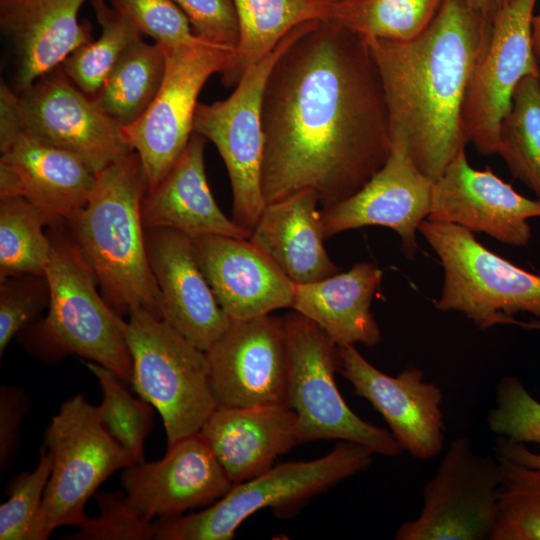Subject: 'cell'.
I'll return each mask as SVG.
<instances>
[{"instance_id": "obj_26", "label": "cell", "mask_w": 540, "mask_h": 540, "mask_svg": "<svg viewBox=\"0 0 540 540\" xmlns=\"http://www.w3.org/2000/svg\"><path fill=\"white\" fill-rule=\"evenodd\" d=\"M318 205L311 190L266 204L249 237L294 284L312 283L342 271L325 250Z\"/></svg>"}, {"instance_id": "obj_34", "label": "cell", "mask_w": 540, "mask_h": 540, "mask_svg": "<svg viewBox=\"0 0 540 540\" xmlns=\"http://www.w3.org/2000/svg\"><path fill=\"white\" fill-rule=\"evenodd\" d=\"M495 455L500 481L492 540H540V469Z\"/></svg>"}, {"instance_id": "obj_11", "label": "cell", "mask_w": 540, "mask_h": 540, "mask_svg": "<svg viewBox=\"0 0 540 540\" xmlns=\"http://www.w3.org/2000/svg\"><path fill=\"white\" fill-rule=\"evenodd\" d=\"M159 46L166 61L161 87L143 115L122 127L140 160L147 190L163 179L185 149L194 132L200 91L213 74L223 71L233 53L204 41Z\"/></svg>"}, {"instance_id": "obj_17", "label": "cell", "mask_w": 540, "mask_h": 540, "mask_svg": "<svg viewBox=\"0 0 540 540\" xmlns=\"http://www.w3.org/2000/svg\"><path fill=\"white\" fill-rule=\"evenodd\" d=\"M339 370L355 394L377 410L403 450L412 457L429 460L444 446L443 394L438 385L424 380L418 368L396 376L373 366L355 345L338 346Z\"/></svg>"}, {"instance_id": "obj_42", "label": "cell", "mask_w": 540, "mask_h": 540, "mask_svg": "<svg viewBox=\"0 0 540 540\" xmlns=\"http://www.w3.org/2000/svg\"><path fill=\"white\" fill-rule=\"evenodd\" d=\"M31 406L27 393L14 385L0 388V470L9 469L20 444V429Z\"/></svg>"}, {"instance_id": "obj_24", "label": "cell", "mask_w": 540, "mask_h": 540, "mask_svg": "<svg viewBox=\"0 0 540 540\" xmlns=\"http://www.w3.org/2000/svg\"><path fill=\"white\" fill-rule=\"evenodd\" d=\"M200 433L233 485L268 471L280 455L301 443L296 414L286 404L217 406Z\"/></svg>"}, {"instance_id": "obj_9", "label": "cell", "mask_w": 540, "mask_h": 540, "mask_svg": "<svg viewBox=\"0 0 540 540\" xmlns=\"http://www.w3.org/2000/svg\"><path fill=\"white\" fill-rule=\"evenodd\" d=\"M283 321L288 354L286 403L296 414L300 442L348 441L374 454L399 455L403 449L393 434L361 419L341 396L335 381L338 345L295 310Z\"/></svg>"}, {"instance_id": "obj_7", "label": "cell", "mask_w": 540, "mask_h": 540, "mask_svg": "<svg viewBox=\"0 0 540 540\" xmlns=\"http://www.w3.org/2000/svg\"><path fill=\"white\" fill-rule=\"evenodd\" d=\"M51 474L27 540H46L60 526H80L85 506L114 472L132 465L82 394L65 400L44 431Z\"/></svg>"}, {"instance_id": "obj_27", "label": "cell", "mask_w": 540, "mask_h": 540, "mask_svg": "<svg viewBox=\"0 0 540 540\" xmlns=\"http://www.w3.org/2000/svg\"><path fill=\"white\" fill-rule=\"evenodd\" d=\"M382 276L375 264L360 262L319 281L295 284L291 309L318 324L338 346H374L381 331L370 306Z\"/></svg>"}, {"instance_id": "obj_15", "label": "cell", "mask_w": 540, "mask_h": 540, "mask_svg": "<svg viewBox=\"0 0 540 540\" xmlns=\"http://www.w3.org/2000/svg\"><path fill=\"white\" fill-rule=\"evenodd\" d=\"M536 2L515 0L495 17L488 45L468 81L461 125L467 143L482 155L497 153L500 124L519 82L540 75L532 45Z\"/></svg>"}, {"instance_id": "obj_13", "label": "cell", "mask_w": 540, "mask_h": 540, "mask_svg": "<svg viewBox=\"0 0 540 540\" xmlns=\"http://www.w3.org/2000/svg\"><path fill=\"white\" fill-rule=\"evenodd\" d=\"M10 99L27 134L79 157L96 175L132 152L122 127L82 92L61 66Z\"/></svg>"}, {"instance_id": "obj_33", "label": "cell", "mask_w": 540, "mask_h": 540, "mask_svg": "<svg viewBox=\"0 0 540 540\" xmlns=\"http://www.w3.org/2000/svg\"><path fill=\"white\" fill-rule=\"evenodd\" d=\"M101 34L60 65L66 76L93 98L126 49L142 34L105 0H91Z\"/></svg>"}, {"instance_id": "obj_25", "label": "cell", "mask_w": 540, "mask_h": 540, "mask_svg": "<svg viewBox=\"0 0 540 540\" xmlns=\"http://www.w3.org/2000/svg\"><path fill=\"white\" fill-rule=\"evenodd\" d=\"M206 141L193 132L168 173L146 190L141 204L145 229L170 228L190 237H250V232L221 211L210 191L204 162Z\"/></svg>"}, {"instance_id": "obj_21", "label": "cell", "mask_w": 540, "mask_h": 540, "mask_svg": "<svg viewBox=\"0 0 540 540\" xmlns=\"http://www.w3.org/2000/svg\"><path fill=\"white\" fill-rule=\"evenodd\" d=\"M146 230L148 260L157 282L162 319L190 343L208 350L231 319L198 263L192 238L170 228Z\"/></svg>"}, {"instance_id": "obj_46", "label": "cell", "mask_w": 540, "mask_h": 540, "mask_svg": "<svg viewBox=\"0 0 540 540\" xmlns=\"http://www.w3.org/2000/svg\"><path fill=\"white\" fill-rule=\"evenodd\" d=\"M515 325H519L525 328L529 329H536L540 331V320L532 321V322H521V321H515Z\"/></svg>"}, {"instance_id": "obj_22", "label": "cell", "mask_w": 540, "mask_h": 540, "mask_svg": "<svg viewBox=\"0 0 540 540\" xmlns=\"http://www.w3.org/2000/svg\"><path fill=\"white\" fill-rule=\"evenodd\" d=\"M191 238L202 272L231 320L292 307L295 284L249 238Z\"/></svg>"}, {"instance_id": "obj_2", "label": "cell", "mask_w": 540, "mask_h": 540, "mask_svg": "<svg viewBox=\"0 0 540 540\" xmlns=\"http://www.w3.org/2000/svg\"><path fill=\"white\" fill-rule=\"evenodd\" d=\"M492 23L466 0H443L414 39L365 38L384 91L391 149L403 150L433 181L467 144L463 99Z\"/></svg>"}, {"instance_id": "obj_4", "label": "cell", "mask_w": 540, "mask_h": 540, "mask_svg": "<svg viewBox=\"0 0 540 540\" xmlns=\"http://www.w3.org/2000/svg\"><path fill=\"white\" fill-rule=\"evenodd\" d=\"M64 227H53L49 233L51 254L44 272L50 291L47 313L21 331L18 340L44 362L77 355L130 384L132 360L124 337L125 320L99 294L90 266Z\"/></svg>"}, {"instance_id": "obj_31", "label": "cell", "mask_w": 540, "mask_h": 540, "mask_svg": "<svg viewBox=\"0 0 540 540\" xmlns=\"http://www.w3.org/2000/svg\"><path fill=\"white\" fill-rule=\"evenodd\" d=\"M45 225L43 213L25 198L0 199V280L44 274L51 254Z\"/></svg>"}, {"instance_id": "obj_20", "label": "cell", "mask_w": 540, "mask_h": 540, "mask_svg": "<svg viewBox=\"0 0 540 540\" xmlns=\"http://www.w3.org/2000/svg\"><path fill=\"white\" fill-rule=\"evenodd\" d=\"M433 184L403 150L392 148L385 164L362 188L321 208L325 239L364 226H384L400 236L404 254L413 258L416 233L430 213Z\"/></svg>"}, {"instance_id": "obj_3", "label": "cell", "mask_w": 540, "mask_h": 540, "mask_svg": "<svg viewBox=\"0 0 540 540\" xmlns=\"http://www.w3.org/2000/svg\"><path fill=\"white\" fill-rule=\"evenodd\" d=\"M146 190L140 160L132 152L97 174L85 207L67 225L117 314L142 308L162 319L141 214Z\"/></svg>"}, {"instance_id": "obj_39", "label": "cell", "mask_w": 540, "mask_h": 540, "mask_svg": "<svg viewBox=\"0 0 540 540\" xmlns=\"http://www.w3.org/2000/svg\"><path fill=\"white\" fill-rule=\"evenodd\" d=\"M100 514L86 518L78 531L67 535L74 540H151L154 523L139 516L129 505L125 493L98 492L95 496Z\"/></svg>"}, {"instance_id": "obj_29", "label": "cell", "mask_w": 540, "mask_h": 540, "mask_svg": "<svg viewBox=\"0 0 540 540\" xmlns=\"http://www.w3.org/2000/svg\"><path fill=\"white\" fill-rule=\"evenodd\" d=\"M165 66L161 47L141 38L126 49L93 99L121 127L129 126L156 97Z\"/></svg>"}, {"instance_id": "obj_36", "label": "cell", "mask_w": 540, "mask_h": 540, "mask_svg": "<svg viewBox=\"0 0 540 540\" xmlns=\"http://www.w3.org/2000/svg\"><path fill=\"white\" fill-rule=\"evenodd\" d=\"M496 404L487 414L489 430L500 437L540 446V402L515 376H502L495 388Z\"/></svg>"}, {"instance_id": "obj_10", "label": "cell", "mask_w": 540, "mask_h": 540, "mask_svg": "<svg viewBox=\"0 0 540 540\" xmlns=\"http://www.w3.org/2000/svg\"><path fill=\"white\" fill-rule=\"evenodd\" d=\"M302 26L290 31L271 53L252 66L228 98L211 104L199 102L196 107L194 132L216 146L231 183L232 220L250 234L266 206L261 185L265 84L274 63Z\"/></svg>"}, {"instance_id": "obj_38", "label": "cell", "mask_w": 540, "mask_h": 540, "mask_svg": "<svg viewBox=\"0 0 540 540\" xmlns=\"http://www.w3.org/2000/svg\"><path fill=\"white\" fill-rule=\"evenodd\" d=\"M49 301L45 274H22L0 280V356L15 336L42 317Z\"/></svg>"}, {"instance_id": "obj_5", "label": "cell", "mask_w": 540, "mask_h": 540, "mask_svg": "<svg viewBox=\"0 0 540 540\" xmlns=\"http://www.w3.org/2000/svg\"><path fill=\"white\" fill-rule=\"evenodd\" d=\"M374 452L340 441L325 456L275 464L248 481L235 484L219 500L196 513L159 518L156 540H230L254 513L270 508L277 514L293 511L311 497L335 486L372 463Z\"/></svg>"}, {"instance_id": "obj_45", "label": "cell", "mask_w": 540, "mask_h": 540, "mask_svg": "<svg viewBox=\"0 0 540 540\" xmlns=\"http://www.w3.org/2000/svg\"><path fill=\"white\" fill-rule=\"evenodd\" d=\"M532 45L534 55L540 67V12L532 19Z\"/></svg>"}, {"instance_id": "obj_1", "label": "cell", "mask_w": 540, "mask_h": 540, "mask_svg": "<svg viewBox=\"0 0 540 540\" xmlns=\"http://www.w3.org/2000/svg\"><path fill=\"white\" fill-rule=\"evenodd\" d=\"M262 125L266 204L311 190L326 208L362 188L391 154L366 39L334 19L304 23L267 77Z\"/></svg>"}, {"instance_id": "obj_18", "label": "cell", "mask_w": 540, "mask_h": 540, "mask_svg": "<svg viewBox=\"0 0 540 540\" xmlns=\"http://www.w3.org/2000/svg\"><path fill=\"white\" fill-rule=\"evenodd\" d=\"M121 485L129 505L149 521L207 507L233 486L200 431L167 446L160 460L125 467Z\"/></svg>"}, {"instance_id": "obj_12", "label": "cell", "mask_w": 540, "mask_h": 540, "mask_svg": "<svg viewBox=\"0 0 540 540\" xmlns=\"http://www.w3.org/2000/svg\"><path fill=\"white\" fill-rule=\"evenodd\" d=\"M500 481L496 455L454 438L423 487L420 514L403 522L396 540H492Z\"/></svg>"}, {"instance_id": "obj_8", "label": "cell", "mask_w": 540, "mask_h": 540, "mask_svg": "<svg viewBox=\"0 0 540 540\" xmlns=\"http://www.w3.org/2000/svg\"><path fill=\"white\" fill-rule=\"evenodd\" d=\"M418 231L444 269L438 310L463 313L482 329L514 324L517 312L540 319V275L490 251L459 225L425 219Z\"/></svg>"}, {"instance_id": "obj_23", "label": "cell", "mask_w": 540, "mask_h": 540, "mask_svg": "<svg viewBox=\"0 0 540 540\" xmlns=\"http://www.w3.org/2000/svg\"><path fill=\"white\" fill-rule=\"evenodd\" d=\"M86 0H0L1 31L12 48L15 91L29 88L90 42L78 13Z\"/></svg>"}, {"instance_id": "obj_30", "label": "cell", "mask_w": 540, "mask_h": 540, "mask_svg": "<svg viewBox=\"0 0 540 540\" xmlns=\"http://www.w3.org/2000/svg\"><path fill=\"white\" fill-rule=\"evenodd\" d=\"M497 153L540 200V75H528L517 85L500 124Z\"/></svg>"}, {"instance_id": "obj_37", "label": "cell", "mask_w": 540, "mask_h": 540, "mask_svg": "<svg viewBox=\"0 0 540 540\" xmlns=\"http://www.w3.org/2000/svg\"><path fill=\"white\" fill-rule=\"evenodd\" d=\"M52 460L43 446L37 466L16 475L8 486V499L0 505V540H27L40 510Z\"/></svg>"}, {"instance_id": "obj_6", "label": "cell", "mask_w": 540, "mask_h": 540, "mask_svg": "<svg viewBox=\"0 0 540 540\" xmlns=\"http://www.w3.org/2000/svg\"><path fill=\"white\" fill-rule=\"evenodd\" d=\"M124 337L130 384L161 416L167 446L199 432L216 408L206 352L142 308L128 314Z\"/></svg>"}, {"instance_id": "obj_32", "label": "cell", "mask_w": 540, "mask_h": 540, "mask_svg": "<svg viewBox=\"0 0 540 540\" xmlns=\"http://www.w3.org/2000/svg\"><path fill=\"white\" fill-rule=\"evenodd\" d=\"M443 0H339L334 20L363 38L411 40L430 25Z\"/></svg>"}, {"instance_id": "obj_19", "label": "cell", "mask_w": 540, "mask_h": 540, "mask_svg": "<svg viewBox=\"0 0 540 540\" xmlns=\"http://www.w3.org/2000/svg\"><path fill=\"white\" fill-rule=\"evenodd\" d=\"M532 217H540V200L519 194L490 167L474 169L464 149L434 181L427 219L483 232L509 245L526 246L531 240L528 220Z\"/></svg>"}, {"instance_id": "obj_35", "label": "cell", "mask_w": 540, "mask_h": 540, "mask_svg": "<svg viewBox=\"0 0 540 540\" xmlns=\"http://www.w3.org/2000/svg\"><path fill=\"white\" fill-rule=\"evenodd\" d=\"M86 366L102 391L98 408L103 426L127 452L132 464L145 461L144 441L150 431L154 407L134 398L126 383L108 368L91 361Z\"/></svg>"}, {"instance_id": "obj_40", "label": "cell", "mask_w": 540, "mask_h": 540, "mask_svg": "<svg viewBox=\"0 0 540 540\" xmlns=\"http://www.w3.org/2000/svg\"><path fill=\"white\" fill-rule=\"evenodd\" d=\"M112 7L158 45L202 41L174 0H110Z\"/></svg>"}, {"instance_id": "obj_41", "label": "cell", "mask_w": 540, "mask_h": 540, "mask_svg": "<svg viewBox=\"0 0 540 540\" xmlns=\"http://www.w3.org/2000/svg\"><path fill=\"white\" fill-rule=\"evenodd\" d=\"M185 14L193 33L211 45L236 48L239 19L234 0H174Z\"/></svg>"}, {"instance_id": "obj_43", "label": "cell", "mask_w": 540, "mask_h": 540, "mask_svg": "<svg viewBox=\"0 0 540 540\" xmlns=\"http://www.w3.org/2000/svg\"><path fill=\"white\" fill-rule=\"evenodd\" d=\"M496 454L515 462L540 469V454L529 450L524 443L515 442L504 437L497 441Z\"/></svg>"}, {"instance_id": "obj_44", "label": "cell", "mask_w": 540, "mask_h": 540, "mask_svg": "<svg viewBox=\"0 0 540 540\" xmlns=\"http://www.w3.org/2000/svg\"><path fill=\"white\" fill-rule=\"evenodd\" d=\"M468 5L486 20L493 22L495 17L515 0H466Z\"/></svg>"}, {"instance_id": "obj_28", "label": "cell", "mask_w": 540, "mask_h": 540, "mask_svg": "<svg viewBox=\"0 0 540 540\" xmlns=\"http://www.w3.org/2000/svg\"><path fill=\"white\" fill-rule=\"evenodd\" d=\"M240 36L220 73L227 88L271 53L294 28L315 20L334 19L339 0H234Z\"/></svg>"}, {"instance_id": "obj_14", "label": "cell", "mask_w": 540, "mask_h": 540, "mask_svg": "<svg viewBox=\"0 0 540 540\" xmlns=\"http://www.w3.org/2000/svg\"><path fill=\"white\" fill-rule=\"evenodd\" d=\"M0 151V199L25 198L51 228L67 225L85 207L97 175L75 154L21 129L5 83L0 88Z\"/></svg>"}, {"instance_id": "obj_16", "label": "cell", "mask_w": 540, "mask_h": 540, "mask_svg": "<svg viewBox=\"0 0 540 540\" xmlns=\"http://www.w3.org/2000/svg\"><path fill=\"white\" fill-rule=\"evenodd\" d=\"M205 352L216 407L287 405L283 319L268 314L231 320L225 333Z\"/></svg>"}]
</instances>
